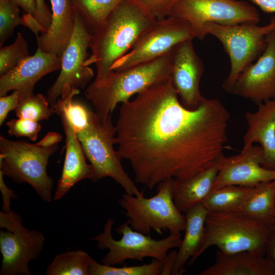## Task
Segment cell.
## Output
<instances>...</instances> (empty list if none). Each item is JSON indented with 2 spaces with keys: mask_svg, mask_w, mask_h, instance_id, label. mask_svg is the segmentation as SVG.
<instances>
[{
  "mask_svg": "<svg viewBox=\"0 0 275 275\" xmlns=\"http://www.w3.org/2000/svg\"><path fill=\"white\" fill-rule=\"evenodd\" d=\"M171 78L121 103L116 144L136 182L152 189L168 179L189 178L212 166L228 141L230 114L217 99L184 107Z\"/></svg>",
  "mask_w": 275,
  "mask_h": 275,
  "instance_id": "6da1fadb",
  "label": "cell"
},
{
  "mask_svg": "<svg viewBox=\"0 0 275 275\" xmlns=\"http://www.w3.org/2000/svg\"><path fill=\"white\" fill-rule=\"evenodd\" d=\"M134 0H123L103 25L91 34V54L84 64H94L95 80L104 78L112 65L127 53L140 36L156 20Z\"/></svg>",
  "mask_w": 275,
  "mask_h": 275,
  "instance_id": "7a4b0ae2",
  "label": "cell"
},
{
  "mask_svg": "<svg viewBox=\"0 0 275 275\" xmlns=\"http://www.w3.org/2000/svg\"><path fill=\"white\" fill-rule=\"evenodd\" d=\"M172 64L170 52L155 60L120 71L111 70L103 78L94 80L85 94L102 121L107 120L119 103L129 100L148 87L171 78Z\"/></svg>",
  "mask_w": 275,
  "mask_h": 275,
  "instance_id": "3957f363",
  "label": "cell"
},
{
  "mask_svg": "<svg viewBox=\"0 0 275 275\" xmlns=\"http://www.w3.org/2000/svg\"><path fill=\"white\" fill-rule=\"evenodd\" d=\"M270 226L238 211L209 212L201 244L188 263L212 246L226 254L247 251L265 257Z\"/></svg>",
  "mask_w": 275,
  "mask_h": 275,
  "instance_id": "277c9868",
  "label": "cell"
},
{
  "mask_svg": "<svg viewBox=\"0 0 275 275\" xmlns=\"http://www.w3.org/2000/svg\"><path fill=\"white\" fill-rule=\"evenodd\" d=\"M111 116L102 121L91 111L88 125L76 133L93 169V181L110 177L121 185L126 193L141 197L144 196L143 193L138 189L123 169L122 159L114 149L116 128Z\"/></svg>",
  "mask_w": 275,
  "mask_h": 275,
  "instance_id": "5b68a950",
  "label": "cell"
},
{
  "mask_svg": "<svg viewBox=\"0 0 275 275\" xmlns=\"http://www.w3.org/2000/svg\"><path fill=\"white\" fill-rule=\"evenodd\" d=\"M174 179L164 180L157 185V193L149 198L125 193L118 202L124 209L127 223L135 231L148 235L151 230L162 234L169 231L179 234L185 225L184 214L173 200Z\"/></svg>",
  "mask_w": 275,
  "mask_h": 275,
  "instance_id": "8992f818",
  "label": "cell"
},
{
  "mask_svg": "<svg viewBox=\"0 0 275 275\" xmlns=\"http://www.w3.org/2000/svg\"><path fill=\"white\" fill-rule=\"evenodd\" d=\"M58 145L44 147L24 141H13L0 136V170L17 183H27L46 202L52 199L53 179L46 168Z\"/></svg>",
  "mask_w": 275,
  "mask_h": 275,
  "instance_id": "52a82bcc",
  "label": "cell"
},
{
  "mask_svg": "<svg viewBox=\"0 0 275 275\" xmlns=\"http://www.w3.org/2000/svg\"><path fill=\"white\" fill-rule=\"evenodd\" d=\"M114 220L108 218L105 223L103 231L91 240L97 242L100 250H108L102 258L101 263L113 265L121 264L127 259L142 261L145 258L163 261L170 251L179 248L182 242L181 234H172L166 238L156 240L149 234L135 231L127 222L115 228L116 232L122 235L119 240L115 239L112 234Z\"/></svg>",
  "mask_w": 275,
  "mask_h": 275,
  "instance_id": "ba28073f",
  "label": "cell"
},
{
  "mask_svg": "<svg viewBox=\"0 0 275 275\" xmlns=\"http://www.w3.org/2000/svg\"><path fill=\"white\" fill-rule=\"evenodd\" d=\"M274 31L275 16L264 26L255 23L226 25L215 23L204 25L205 36L210 34L216 37L230 58V70L222 85L226 92H230L240 73L264 50L267 36Z\"/></svg>",
  "mask_w": 275,
  "mask_h": 275,
  "instance_id": "9c48e42d",
  "label": "cell"
},
{
  "mask_svg": "<svg viewBox=\"0 0 275 275\" xmlns=\"http://www.w3.org/2000/svg\"><path fill=\"white\" fill-rule=\"evenodd\" d=\"M196 38L190 24L182 19L170 16L156 20L111 70L120 71L155 60L169 53L180 42Z\"/></svg>",
  "mask_w": 275,
  "mask_h": 275,
  "instance_id": "30bf717a",
  "label": "cell"
},
{
  "mask_svg": "<svg viewBox=\"0 0 275 275\" xmlns=\"http://www.w3.org/2000/svg\"><path fill=\"white\" fill-rule=\"evenodd\" d=\"M170 16L188 22L196 38L201 40L206 36L204 26L206 23L256 24L260 20L255 7L238 0H178Z\"/></svg>",
  "mask_w": 275,
  "mask_h": 275,
  "instance_id": "8fae6325",
  "label": "cell"
},
{
  "mask_svg": "<svg viewBox=\"0 0 275 275\" xmlns=\"http://www.w3.org/2000/svg\"><path fill=\"white\" fill-rule=\"evenodd\" d=\"M91 37V33L75 12L74 29L61 56L60 73L47 92V98L51 105L61 95L64 85L68 84L76 89H84L94 77L93 70L84 64L89 56L87 49Z\"/></svg>",
  "mask_w": 275,
  "mask_h": 275,
  "instance_id": "7c38bea8",
  "label": "cell"
},
{
  "mask_svg": "<svg viewBox=\"0 0 275 275\" xmlns=\"http://www.w3.org/2000/svg\"><path fill=\"white\" fill-rule=\"evenodd\" d=\"M45 238L39 231L26 229L22 221L10 230L0 231L2 255L1 275H30L29 265L43 250Z\"/></svg>",
  "mask_w": 275,
  "mask_h": 275,
  "instance_id": "4fadbf2b",
  "label": "cell"
},
{
  "mask_svg": "<svg viewBox=\"0 0 275 275\" xmlns=\"http://www.w3.org/2000/svg\"><path fill=\"white\" fill-rule=\"evenodd\" d=\"M230 93L258 105L275 98V31L267 36L262 54L240 73Z\"/></svg>",
  "mask_w": 275,
  "mask_h": 275,
  "instance_id": "5bb4252c",
  "label": "cell"
},
{
  "mask_svg": "<svg viewBox=\"0 0 275 275\" xmlns=\"http://www.w3.org/2000/svg\"><path fill=\"white\" fill-rule=\"evenodd\" d=\"M262 157L260 146L252 145L234 156L222 154L216 159L218 172L212 190L230 185L252 186L275 180V170L262 167Z\"/></svg>",
  "mask_w": 275,
  "mask_h": 275,
  "instance_id": "9a60e30c",
  "label": "cell"
},
{
  "mask_svg": "<svg viewBox=\"0 0 275 275\" xmlns=\"http://www.w3.org/2000/svg\"><path fill=\"white\" fill-rule=\"evenodd\" d=\"M192 41L181 42L170 52L173 85L181 104L189 109L197 108L205 99L199 89L204 64L196 53Z\"/></svg>",
  "mask_w": 275,
  "mask_h": 275,
  "instance_id": "2e32d148",
  "label": "cell"
},
{
  "mask_svg": "<svg viewBox=\"0 0 275 275\" xmlns=\"http://www.w3.org/2000/svg\"><path fill=\"white\" fill-rule=\"evenodd\" d=\"M61 67V57L43 51L38 47L30 56L13 69L0 76V96L17 90L21 98L34 95L36 84L46 74Z\"/></svg>",
  "mask_w": 275,
  "mask_h": 275,
  "instance_id": "e0dca14e",
  "label": "cell"
},
{
  "mask_svg": "<svg viewBox=\"0 0 275 275\" xmlns=\"http://www.w3.org/2000/svg\"><path fill=\"white\" fill-rule=\"evenodd\" d=\"M245 117L248 129L241 151L259 143L263 150L261 165L275 170V101L272 99L260 104L256 112H246Z\"/></svg>",
  "mask_w": 275,
  "mask_h": 275,
  "instance_id": "ac0fdd59",
  "label": "cell"
},
{
  "mask_svg": "<svg viewBox=\"0 0 275 275\" xmlns=\"http://www.w3.org/2000/svg\"><path fill=\"white\" fill-rule=\"evenodd\" d=\"M66 135V154L61 176L53 196L54 200L62 199L78 181L89 179L93 181V169L87 163L86 156L76 132L68 122L62 121Z\"/></svg>",
  "mask_w": 275,
  "mask_h": 275,
  "instance_id": "d6986e66",
  "label": "cell"
},
{
  "mask_svg": "<svg viewBox=\"0 0 275 275\" xmlns=\"http://www.w3.org/2000/svg\"><path fill=\"white\" fill-rule=\"evenodd\" d=\"M51 22L47 31L37 37L38 47L61 57L68 46L75 26V11L70 0H50Z\"/></svg>",
  "mask_w": 275,
  "mask_h": 275,
  "instance_id": "ffe728a7",
  "label": "cell"
},
{
  "mask_svg": "<svg viewBox=\"0 0 275 275\" xmlns=\"http://www.w3.org/2000/svg\"><path fill=\"white\" fill-rule=\"evenodd\" d=\"M200 275H275V266L265 256L244 251L226 254L216 252L215 262Z\"/></svg>",
  "mask_w": 275,
  "mask_h": 275,
  "instance_id": "44dd1931",
  "label": "cell"
},
{
  "mask_svg": "<svg viewBox=\"0 0 275 275\" xmlns=\"http://www.w3.org/2000/svg\"><path fill=\"white\" fill-rule=\"evenodd\" d=\"M208 213L202 203L191 207L184 213V235L177 252L172 274H183L185 271L186 263L197 253L204 236Z\"/></svg>",
  "mask_w": 275,
  "mask_h": 275,
  "instance_id": "7402d4cb",
  "label": "cell"
},
{
  "mask_svg": "<svg viewBox=\"0 0 275 275\" xmlns=\"http://www.w3.org/2000/svg\"><path fill=\"white\" fill-rule=\"evenodd\" d=\"M218 172L216 162L187 179L173 180V200L178 209L185 213L191 207L202 203L211 192Z\"/></svg>",
  "mask_w": 275,
  "mask_h": 275,
  "instance_id": "603a6c76",
  "label": "cell"
},
{
  "mask_svg": "<svg viewBox=\"0 0 275 275\" xmlns=\"http://www.w3.org/2000/svg\"><path fill=\"white\" fill-rule=\"evenodd\" d=\"M268 226L275 224V180L263 182L253 190L238 211Z\"/></svg>",
  "mask_w": 275,
  "mask_h": 275,
  "instance_id": "cb8c5ba5",
  "label": "cell"
},
{
  "mask_svg": "<svg viewBox=\"0 0 275 275\" xmlns=\"http://www.w3.org/2000/svg\"><path fill=\"white\" fill-rule=\"evenodd\" d=\"M79 90L70 85H64L61 97L51 106L54 113L58 114L62 121L69 123L76 133L85 129L88 125L91 111L84 104L74 102V96Z\"/></svg>",
  "mask_w": 275,
  "mask_h": 275,
  "instance_id": "d4e9b609",
  "label": "cell"
},
{
  "mask_svg": "<svg viewBox=\"0 0 275 275\" xmlns=\"http://www.w3.org/2000/svg\"><path fill=\"white\" fill-rule=\"evenodd\" d=\"M254 187L230 185L215 188L211 191L202 204L209 212L238 211Z\"/></svg>",
  "mask_w": 275,
  "mask_h": 275,
  "instance_id": "484cf974",
  "label": "cell"
},
{
  "mask_svg": "<svg viewBox=\"0 0 275 275\" xmlns=\"http://www.w3.org/2000/svg\"><path fill=\"white\" fill-rule=\"evenodd\" d=\"M123 0H70L75 11L91 34L99 30Z\"/></svg>",
  "mask_w": 275,
  "mask_h": 275,
  "instance_id": "4316f807",
  "label": "cell"
},
{
  "mask_svg": "<svg viewBox=\"0 0 275 275\" xmlns=\"http://www.w3.org/2000/svg\"><path fill=\"white\" fill-rule=\"evenodd\" d=\"M92 257L76 250L56 255L45 271L46 275H90Z\"/></svg>",
  "mask_w": 275,
  "mask_h": 275,
  "instance_id": "83f0119b",
  "label": "cell"
},
{
  "mask_svg": "<svg viewBox=\"0 0 275 275\" xmlns=\"http://www.w3.org/2000/svg\"><path fill=\"white\" fill-rule=\"evenodd\" d=\"M166 260L153 259L151 263L141 265L115 267L99 263L92 258L90 275H161Z\"/></svg>",
  "mask_w": 275,
  "mask_h": 275,
  "instance_id": "f1b7e54d",
  "label": "cell"
},
{
  "mask_svg": "<svg viewBox=\"0 0 275 275\" xmlns=\"http://www.w3.org/2000/svg\"><path fill=\"white\" fill-rule=\"evenodd\" d=\"M49 104L47 98L37 94L21 98L14 111L18 118L39 122L48 119L54 113Z\"/></svg>",
  "mask_w": 275,
  "mask_h": 275,
  "instance_id": "f546056e",
  "label": "cell"
},
{
  "mask_svg": "<svg viewBox=\"0 0 275 275\" xmlns=\"http://www.w3.org/2000/svg\"><path fill=\"white\" fill-rule=\"evenodd\" d=\"M26 41L20 32L14 42L0 49V75H3L30 57Z\"/></svg>",
  "mask_w": 275,
  "mask_h": 275,
  "instance_id": "4dcf8cb0",
  "label": "cell"
},
{
  "mask_svg": "<svg viewBox=\"0 0 275 275\" xmlns=\"http://www.w3.org/2000/svg\"><path fill=\"white\" fill-rule=\"evenodd\" d=\"M19 5L14 0H0V46L13 34L15 27L21 24Z\"/></svg>",
  "mask_w": 275,
  "mask_h": 275,
  "instance_id": "1f68e13d",
  "label": "cell"
},
{
  "mask_svg": "<svg viewBox=\"0 0 275 275\" xmlns=\"http://www.w3.org/2000/svg\"><path fill=\"white\" fill-rule=\"evenodd\" d=\"M10 135L17 138L25 136L32 141H36L41 126L39 122L18 118L13 119L6 123Z\"/></svg>",
  "mask_w": 275,
  "mask_h": 275,
  "instance_id": "d6a6232c",
  "label": "cell"
},
{
  "mask_svg": "<svg viewBox=\"0 0 275 275\" xmlns=\"http://www.w3.org/2000/svg\"><path fill=\"white\" fill-rule=\"evenodd\" d=\"M178 0H134L156 20L171 15L172 10Z\"/></svg>",
  "mask_w": 275,
  "mask_h": 275,
  "instance_id": "836d02e7",
  "label": "cell"
},
{
  "mask_svg": "<svg viewBox=\"0 0 275 275\" xmlns=\"http://www.w3.org/2000/svg\"><path fill=\"white\" fill-rule=\"evenodd\" d=\"M21 99V94L17 90L9 95H5L0 97V125L2 126L6 119L9 112L15 110L19 100Z\"/></svg>",
  "mask_w": 275,
  "mask_h": 275,
  "instance_id": "e575fe53",
  "label": "cell"
},
{
  "mask_svg": "<svg viewBox=\"0 0 275 275\" xmlns=\"http://www.w3.org/2000/svg\"><path fill=\"white\" fill-rule=\"evenodd\" d=\"M36 6L35 18L47 31L51 22V13L44 0H35Z\"/></svg>",
  "mask_w": 275,
  "mask_h": 275,
  "instance_id": "d590c367",
  "label": "cell"
},
{
  "mask_svg": "<svg viewBox=\"0 0 275 275\" xmlns=\"http://www.w3.org/2000/svg\"><path fill=\"white\" fill-rule=\"evenodd\" d=\"M4 174L0 170V190L2 196V210L7 213H12L11 209V199H16L17 195L14 194L13 190L10 188L5 183L4 180Z\"/></svg>",
  "mask_w": 275,
  "mask_h": 275,
  "instance_id": "8d00e7d4",
  "label": "cell"
},
{
  "mask_svg": "<svg viewBox=\"0 0 275 275\" xmlns=\"http://www.w3.org/2000/svg\"><path fill=\"white\" fill-rule=\"evenodd\" d=\"M21 24L30 29L35 34L36 37L39 36V33L43 34L46 32L38 23L35 16L29 13H26L22 17Z\"/></svg>",
  "mask_w": 275,
  "mask_h": 275,
  "instance_id": "74e56055",
  "label": "cell"
},
{
  "mask_svg": "<svg viewBox=\"0 0 275 275\" xmlns=\"http://www.w3.org/2000/svg\"><path fill=\"white\" fill-rule=\"evenodd\" d=\"M265 257L275 266V224L270 227L266 244Z\"/></svg>",
  "mask_w": 275,
  "mask_h": 275,
  "instance_id": "f35d334b",
  "label": "cell"
},
{
  "mask_svg": "<svg viewBox=\"0 0 275 275\" xmlns=\"http://www.w3.org/2000/svg\"><path fill=\"white\" fill-rule=\"evenodd\" d=\"M62 135L57 132H48L39 142L36 143L38 145L44 147H50L58 145L62 140Z\"/></svg>",
  "mask_w": 275,
  "mask_h": 275,
  "instance_id": "ab89813d",
  "label": "cell"
},
{
  "mask_svg": "<svg viewBox=\"0 0 275 275\" xmlns=\"http://www.w3.org/2000/svg\"><path fill=\"white\" fill-rule=\"evenodd\" d=\"M26 13L35 16L36 6L35 0H14Z\"/></svg>",
  "mask_w": 275,
  "mask_h": 275,
  "instance_id": "60d3db41",
  "label": "cell"
},
{
  "mask_svg": "<svg viewBox=\"0 0 275 275\" xmlns=\"http://www.w3.org/2000/svg\"><path fill=\"white\" fill-rule=\"evenodd\" d=\"M263 11L266 13L275 12V0H251Z\"/></svg>",
  "mask_w": 275,
  "mask_h": 275,
  "instance_id": "b9f144b4",
  "label": "cell"
},
{
  "mask_svg": "<svg viewBox=\"0 0 275 275\" xmlns=\"http://www.w3.org/2000/svg\"><path fill=\"white\" fill-rule=\"evenodd\" d=\"M273 100H274V101H275V98H274Z\"/></svg>",
  "mask_w": 275,
  "mask_h": 275,
  "instance_id": "7bdbcfd3",
  "label": "cell"
}]
</instances>
